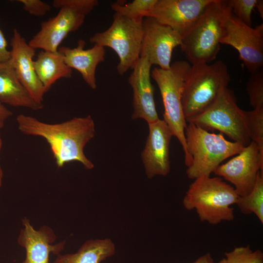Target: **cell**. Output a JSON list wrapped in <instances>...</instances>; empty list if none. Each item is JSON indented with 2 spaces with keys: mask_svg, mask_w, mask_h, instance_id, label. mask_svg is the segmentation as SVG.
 Masks as SVG:
<instances>
[{
  "mask_svg": "<svg viewBox=\"0 0 263 263\" xmlns=\"http://www.w3.org/2000/svg\"><path fill=\"white\" fill-rule=\"evenodd\" d=\"M23 5V9L31 15L42 16L51 10V6L40 0H19Z\"/></svg>",
  "mask_w": 263,
  "mask_h": 263,
  "instance_id": "obj_28",
  "label": "cell"
},
{
  "mask_svg": "<svg viewBox=\"0 0 263 263\" xmlns=\"http://www.w3.org/2000/svg\"><path fill=\"white\" fill-rule=\"evenodd\" d=\"M239 196L234 187L220 177L203 175L194 180L183 200L187 210L195 209L201 222L213 225L234 219Z\"/></svg>",
  "mask_w": 263,
  "mask_h": 263,
  "instance_id": "obj_4",
  "label": "cell"
},
{
  "mask_svg": "<svg viewBox=\"0 0 263 263\" xmlns=\"http://www.w3.org/2000/svg\"><path fill=\"white\" fill-rule=\"evenodd\" d=\"M16 119L18 129L22 133L39 136L46 141L58 168L73 161L80 162L88 169L94 167L84 152L85 146L95 133L94 122L90 115L54 124L23 114L18 115Z\"/></svg>",
  "mask_w": 263,
  "mask_h": 263,
  "instance_id": "obj_1",
  "label": "cell"
},
{
  "mask_svg": "<svg viewBox=\"0 0 263 263\" xmlns=\"http://www.w3.org/2000/svg\"><path fill=\"white\" fill-rule=\"evenodd\" d=\"M98 4L97 0H54L53 6L59 9L57 15L41 22L39 31L28 44L34 49L58 52V47L71 32L77 30L86 17Z\"/></svg>",
  "mask_w": 263,
  "mask_h": 263,
  "instance_id": "obj_6",
  "label": "cell"
},
{
  "mask_svg": "<svg viewBox=\"0 0 263 263\" xmlns=\"http://www.w3.org/2000/svg\"><path fill=\"white\" fill-rule=\"evenodd\" d=\"M228 263H263V253L260 249L253 251L249 245L235 247L225 253Z\"/></svg>",
  "mask_w": 263,
  "mask_h": 263,
  "instance_id": "obj_26",
  "label": "cell"
},
{
  "mask_svg": "<svg viewBox=\"0 0 263 263\" xmlns=\"http://www.w3.org/2000/svg\"><path fill=\"white\" fill-rule=\"evenodd\" d=\"M213 260L212 256L209 253H206V254L198 258L193 263H213Z\"/></svg>",
  "mask_w": 263,
  "mask_h": 263,
  "instance_id": "obj_31",
  "label": "cell"
},
{
  "mask_svg": "<svg viewBox=\"0 0 263 263\" xmlns=\"http://www.w3.org/2000/svg\"><path fill=\"white\" fill-rule=\"evenodd\" d=\"M187 156L186 174L194 180L210 176L226 159L238 154L244 147L226 140L221 133L216 134L188 123L185 131Z\"/></svg>",
  "mask_w": 263,
  "mask_h": 263,
  "instance_id": "obj_3",
  "label": "cell"
},
{
  "mask_svg": "<svg viewBox=\"0 0 263 263\" xmlns=\"http://www.w3.org/2000/svg\"><path fill=\"white\" fill-rule=\"evenodd\" d=\"M216 263H228L227 260L225 258H223L222 260L220 261L219 262Z\"/></svg>",
  "mask_w": 263,
  "mask_h": 263,
  "instance_id": "obj_34",
  "label": "cell"
},
{
  "mask_svg": "<svg viewBox=\"0 0 263 263\" xmlns=\"http://www.w3.org/2000/svg\"><path fill=\"white\" fill-rule=\"evenodd\" d=\"M157 0H134L125 3L117 0L113 3L111 8L115 13L133 19H142L153 8Z\"/></svg>",
  "mask_w": 263,
  "mask_h": 263,
  "instance_id": "obj_23",
  "label": "cell"
},
{
  "mask_svg": "<svg viewBox=\"0 0 263 263\" xmlns=\"http://www.w3.org/2000/svg\"><path fill=\"white\" fill-rule=\"evenodd\" d=\"M244 112L238 106L234 92L226 87L211 106L187 122L207 131L218 130L245 147L251 141Z\"/></svg>",
  "mask_w": 263,
  "mask_h": 263,
  "instance_id": "obj_9",
  "label": "cell"
},
{
  "mask_svg": "<svg viewBox=\"0 0 263 263\" xmlns=\"http://www.w3.org/2000/svg\"><path fill=\"white\" fill-rule=\"evenodd\" d=\"M255 8L257 9V10L260 15L262 19L263 18V0H257Z\"/></svg>",
  "mask_w": 263,
  "mask_h": 263,
  "instance_id": "obj_32",
  "label": "cell"
},
{
  "mask_svg": "<svg viewBox=\"0 0 263 263\" xmlns=\"http://www.w3.org/2000/svg\"><path fill=\"white\" fill-rule=\"evenodd\" d=\"M260 171H263V153L251 141L236 156L219 165L213 173L232 184L239 196H244L252 190Z\"/></svg>",
  "mask_w": 263,
  "mask_h": 263,
  "instance_id": "obj_11",
  "label": "cell"
},
{
  "mask_svg": "<svg viewBox=\"0 0 263 263\" xmlns=\"http://www.w3.org/2000/svg\"><path fill=\"white\" fill-rule=\"evenodd\" d=\"M142 20L131 19L115 13L111 26L90 38L91 43L114 51L119 57L116 70L119 75H123L130 69H132L140 58Z\"/></svg>",
  "mask_w": 263,
  "mask_h": 263,
  "instance_id": "obj_8",
  "label": "cell"
},
{
  "mask_svg": "<svg viewBox=\"0 0 263 263\" xmlns=\"http://www.w3.org/2000/svg\"><path fill=\"white\" fill-rule=\"evenodd\" d=\"M232 14L228 0H212L181 37L180 46L191 65L208 64L216 59L225 21Z\"/></svg>",
  "mask_w": 263,
  "mask_h": 263,
  "instance_id": "obj_2",
  "label": "cell"
},
{
  "mask_svg": "<svg viewBox=\"0 0 263 263\" xmlns=\"http://www.w3.org/2000/svg\"><path fill=\"white\" fill-rule=\"evenodd\" d=\"M220 44L230 45L237 50L240 59L250 74L262 69L263 23L252 28L232 14L225 21L224 34Z\"/></svg>",
  "mask_w": 263,
  "mask_h": 263,
  "instance_id": "obj_10",
  "label": "cell"
},
{
  "mask_svg": "<svg viewBox=\"0 0 263 263\" xmlns=\"http://www.w3.org/2000/svg\"><path fill=\"white\" fill-rule=\"evenodd\" d=\"M151 66L146 57H140L133 67L132 72L128 78L133 91L132 119L142 118L148 124L159 119L150 80Z\"/></svg>",
  "mask_w": 263,
  "mask_h": 263,
  "instance_id": "obj_16",
  "label": "cell"
},
{
  "mask_svg": "<svg viewBox=\"0 0 263 263\" xmlns=\"http://www.w3.org/2000/svg\"><path fill=\"white\" fill-rule=\"evenodd\" d=\"M257 0H229L228 3L232 13L244 24L251 26V13L255 8Z\"/></svg>",
  "mask_w": 263,
  "mask_h": 263,
  "instance_id": "obj_27",
  "label": "cell"
},
{
  "mask_svg": "<svg viewBox=\"0 0 263 263\" xmlns=\"http://www.w3.org/2000/svg\"><path fill=\"white\" fill-rule=\"evenodd\" d=\"M115 246L109 239L85 242L75 253L59 255L54 263H101L115 253Z\"/></svg>",
  "mask_w": 263,
  "mask_h": 263,
  "instance_id": "obj_21",
  "label": "cell"
},
{
  "mask_svg": "<svg viewBox=\"0 0 263 263\" xmlns=\"http://www.w3.org/2000/svg\"><path fill=\"white\" fill-rule=\"evenodd\" d=\"M0 102L34 111L43 107V103L36 101L21 84L8 61L0 63Z\"/></svg>",
  "mask_w": 263,
  "mask_h": 263,
  "instance_id": "obj_19",
  "label": "cell"
},
{
  "mask_svg": "<svg viewBox=\"0 0 263 263\" xmlns=\"http://www.w3.org/2000/svg\"><path fill=\"white\" fill-rule=\"evenodd\" d=\"M149 133L142 159L148 178L166 176L170 171V142L173 134L163 119L148 124Z\"/></svg>",
  "mask_w": 263,
  "mask_h": 263,
  "instance_id": "obj_14",
  "label": "cell"
},
{
  "mask_svg": "<svg viewBox=\"0 0 263 263\" xmlns=\"http://www.w3.org/2000/svg\"><path fill=\"white\" fill-rule=\"evenodd\" d=\"M22 224L23 228L18 242L26 250V258L23 263H50V253L58 254L63 249L64 242L52 244L56 236L50 227L43 226L37 230L26 218L22 220Z\"/></svg>",
  "mask_w": 263,
  "mask_h": 263,
  "instance_id": "obj_17",
  "label": "cell"
},
{
  "mask_svg": "<svg viewBox=\"0 0 263 263\" xmlns=\"http://www.w3.org/2000/svg\"><path fill=\"white\" fill-rule=\"evenodd\" d=\"M13 113L3 104L0 102V130L3 128L6 121L11 117Z\"/></svg>",
  "mask_w": 263,
  "mask_h": 263,
  "instance_id": "obj_30",
  "label": "cell"
},
{
  "mask_svg": "<svg viewBox=\"0 0 263 263\" xmlns=\"http://www.w3.org/2000/svg\"><path fill=\"white\" fill-rule=\"evenodd\" d=\"M34 66L46 93L57 80L70 78L72 75V69L66 65L58 51H40L34 60Z\"/></svg>",
  "mask_w": 263,
  "mask_h": 263,
  "instance_id": "obj_20",
  "label": "cell"
},
{
  "mask_svg": "<svg viewBox=\"0 0 263 263\" xmlns=\"http://www.w3.org/2000/svg\"><path fill=\"white\" fill-rule=\"evenodd\" d=\"M77 43L76 47L62 46L58 51L63 56L66 65L71 69L78 71L87 84L91 89H95L96 70L98 65L105 61V47L94 44L92 48L85 49L86 42L81 39Z\"/></svg>",
  "mask_w": 263,
  "mask_h": 263,
  "instance_id": "obj_18",
  "label": "cell"
},
{
  "mask_svg": "<svg viewBox=\"0 0 263 263\" xmlns=\"http://www.w3.org/2000/svg\"><path fill=\"white\" fill-rule=\"evenodd\" d=\"M142 28L140 57H146L152 65L169 69L173 50L180 45L181 36L170 27L150 17L143 18Z\"/></svg>",
  "mask_w": 263,
  "mask_h": 263,
  "instance_id": "obj_12",
  "label": "cell"
},
{
  "mask_svg": "<svg viewBox=\"0 0 263 263\" xmlns=\"http://www.w3.org/2000/svg\"><path fill=\"white\" fill-rule=\"evenodd\" d=\"M244 112L251 141L257 145L263 153V108Z\"/></svg>",
  "mask_w": 263,
  "mask_h": 263,
  "instance_id": "obj_24",
  "label": "cell"
},
{
  "mask_svg": "<svg viewBox=\"0 0 263 263\" xmlns=\"http://www.w3.org/2000/svg\"><path fill=\"white\" fill-rule=\"evenodd\" d=\"M7 45V40L0 28V63L7 61L10 58L11 52L8 50Z\"/></svg>",
  "mask_w": 263,
  "mask_h": 263,
  "instance_id": "obj_29",
  "label": "cell"
},
{
  "mask_svg": "<svg viewBox=\"0 0 263 263\" xmlns=\"http://www.w3.org/2000/svg\"><path fill=\"white\" fill-rule=\"evenodd\" d=\"M11 56L8 60L17 77L31 96L42 103L46 93L38 79L34 66L36 50L31 47L19 31L15 28L10 41Z\"/></svg>",
  "mask_w": 263,
  "mask_h": 263,
  "instance_id": "obj_15",
  "label": "cell"
},
{
  "mask_svg": "<svg viewBox=\"0 0 263 263\" xmlns=\"http://www.w3.org/2000/svg\"><path fill=\"white\" fill-rule=\"evenodd\" d=\"M2 147V139L0 134V188L2 186V179H3V170L1 167V161H0V152H1Z\"/></svg>",
  "mask_w": 263,
  "mask_h": 263,
  "instance_id": "obj_33",
  "label": "cell"
},
{
  "mask_svg": "<svg viewBox=\"0 0 263 263\" xmlns=\"http://www.w3.org/2000/svg\"><path fill=\"white\" fill-rule=\"evenodd\" d=\"M236 205L241 213H254L263 224V171L258 173L252 190L245 196H239Z\"/></svg>",
  "mask_w": 263,
  "mask_h": 263,
  "instance_id": "obj_22",
  "label": "cell"
},
{
  "mask_svg": "<svg viewBox=\"0 0 263 263\" xmlns=\"http://www.w3.org/2000/svg\"><path fill=\"white\" fill-rule=\"evenodd\" d=\"M185 60L176 61L168 70L159 67L151 71V76L160 90L164 107L163 120L170 128L173 136L181 144L187 156L185 131L187 125L182 107V95L185 80L191 67Z\"/></svg>",
  "mask_w": 263,
  "mask_h": 263,
  "instance_id": "obj_7",
  "label": "cell"
},
{
  "mask_svg": "<svg viewBox=\"0 0 263 263\" xmlns=\"http://www.w3.org/2000/svg\"><path fill=\"white\" fill-rule=\"evenodd\" d=\"M230 80L227 66L222 60L210 64L191 65L182 95L187 122L211 106Z\"/></svg>",
  "mask_w": 263,
  "mask_h": 263,
  "instance_id": "obj_5",
  "label": "cell"
},
{
  "mask_svg": "<svg viewBox=\"0 0 263 263\" xmlns=\"http://www.w3.org/2000/svg\"><path fill=\"white\" fill-rule=\"evenodd\" d=\"M212 0H157L153 9L146 17L154 18L182 37Z\"/></svg>",
  "mask_w": 263,
  "mask_h": 263,
  "instance_id": "obj_13",
  "label": "cell"
},
{
  "mask_svg": "<svg viewBox=\"0 0 263 263\" xmlns=\"http://www.w3.org/2000/svg\"><path fill=\"white\" fill-rule=\"evenodd\" d=\"M250 105L254 109L263 108V70L251 74L246 85Z\"/></svg>",
  "mask_w": 263,
  "mask_h": 263,
  "instance_id": "obj_25",
  "label": "cell"
}]
</instances>
